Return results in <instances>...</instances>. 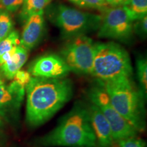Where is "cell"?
<instances>
[{"mask_svg": "<svg viewBox=\"0 0 147 147\" xmlns=\"http://www.w3.org/2000/svg\"><path fill=\"white\" fill-rule=\"evenodd\" d=\"M31 78H32V75L30 74L29 71L20 69L14 74L12 79L17 83L26 88V86L30 81Z\"/></svg>", "mask_w": 147, "mask_h": 147, "instance_id": "obj_23", "label": "cell"}, {"mask_svg": "<svg viewBox=\"0 0 147 147\" xmlns=\"http://www.w3.org/2000/svg\"><path fill=\"white\" fill-rule=\"evenodd\" d=\"M133 68L125 49L115 42L96 43L91 75L101 81L131 78Z\"/></svg>", "mask_w": 147, "mask_h": 147, "instance_id": "obj_4", "label": "cell"}, {"mask_svg": "<svg viewBox=\"0 0 147 147\" xmlns=\"http://www.w3.org/2000/svg\"><path fill=\"white\" fill-rule=\"evenodd\" d=\"M101 82L115 110L138 131H143L145 126L144 95L136 87L131 77Z\"/></svg>", "mask_w": 147, "mask_h": 147, "instance_id": "obj_3", "label": "cell"}, {"mask_svg": "<svg viewBox=\"0 0 147 147\" xmlns=\"http://www.w3.org/2000/svg\"><path fill=\"white\" fill-rule=\"evenodd\" d=\"M49 17L59 29L62 37L69 40L97 30L102 21V16L62 4L51 8Z\"/></svg>", "mask_w": 147, "mask_h": 147, "instance_id": "obj_5", "label": "cell"}, {"mask_svg": "<svg viewBox=\"0 0 147 147\" xmlns=\"http://www.w3.org/2000/svg\"><path fill=\"white\" fill-rule=\"evenodd\" d=\"M1 125V117H0V126Z\"/></svg>", "mask_w": 147, "mask_h": 147, "instance_id": "obj_26", "label": "cell"}, {"mask_svg": "<svg viewBox=\"0 0 147 147\" xmlns=\"http://www.w3.org/2000/svg\"><path fill=\"white\" fill-rule=\"evenodd\" d=\"M51 0H24L22 16L27 20L35 14H44V10Z\"/></svg>", "mask_w": 147, "mask_h": 147, "instance_id": "obj_15", "label": "cell"}, {"mask_svg": "<svg viewBox=\"0 0 147 147\" xmlns=\"http://www.w3.org/2000/svg\"><path fill=\"white\" fill-rule=\"evenodd\" d=\"M28 58V50L18 45L10 59L0 65L1 73L5 78L12 79L14 74L19 71Z\"/></svg>", "mask_w": 147, "mask_h": 147, "instance_id": "obj_13", "label": "cell"}, {"mask_svg": "<svg viewBox=\"0 0 147 147\" xmlns=\"http://www.w3.org/2000/svg\"><path fill=\"white\" fill-rule=\"evenodd\" d=\"M13 26L12 19L7 12L0 13V41L10 34Z\"/></svg>", "mask_w": 147, "mask_h": 147, "instance_id": "obj_19", "label": "cell"}, {"mask_svg": "<svg viewBox=\"0 0 147 147\" xmlns=\"http://www.w3.org/2000/svg\"><path fill=\"white\" fill-rule=\"evenodd\" d=\"M133 21L123 6L110 8L104 12L97 36L100 38L114 39L125 42L133 34Z\"/></svg>", "mask_w": 147, "mask_h": 147, "instance_id": "obj_8", "label": "cell"}, {"mask_svg": "<svg viewBox=\"0 0 147 147\" xmlns=\"http://www.w3.org/2000/svg\"><path fill=\"white\" fill-rule=\"evenodd\" d=\"M25 94V87L14 80L8 85L0 84V115H7L19 109Z\"/></svg>", "mask_w": 147, "mask_h": 147, "instance_id": "obj_11", "label": "cell"}, {"mask_svg": "<svg viewBox=\"0 0 147 147\" xmlns=\"http://www.w3.org/2000/svg\"><path fill=\"white\" fill-rule=\"evenodd\" d=\"M136 69L140 91L146 97L147 93V61L146 58L140 57L138 59Z\"/></svg>", "mask_w": 147, "mask_h": 147, "instance_id": "obj_16", "label": "cell"}, {"mask_svg": "<svg viewBox=\"0 0 147 147\" xmlns=\"http://www.w3.org/2000/svg\"><path fill=\"white\" fill-rule=\"evenodd\" d=\"M71 2L81 8L96 9L105 12L110 8L105 0H69Z\"/></svg>", "mask_w": 147, "mask_h": 147, "instance_id": "obj_18", "label": "cell"}, {"mask_svg": "<svg viewBox=\"0 0 147 147\" xmlns=\"http://www.w3.org/2000/svg\"><path fill=\"white\" fill-rule=\"evenodd\" d=\"M45 24L43 14H35L29 16L24 26L20 45L29 51L38 45L45 32Z\"/></svg>", "mask_w": 147, "mask_h": 147, "instance_id": "obj_12", "label": "cell"}, {"mask_svg": "<svg viewBox=\"0 0 147 147\" xmlns=\"http://www.w3.org/2000/svg\"><path fill=\"white\" fill-rule=\"evenodd\" d=\"M90 102L101 110L111 127L115 141L125 138L137 136L138 131L119 114L110 102L109 97L102 82L90 88L88 91Z\"/></svg>", "mask_w": 147, "mask_h": 147, "instance_id": "obj_6", "label": "cell"}, {"mask_svg": "<svg viewBox=\"0 0 147 147\" xmlns=\"http://www.w3.org/2000/svg\"><path fill=\"white\" fill-rule=\"evenodd\" d=\"M2 83H4V82H3V80L2 73H1V69H0V84H2Z\"/></svg>", "mask_w": 147, "mask_h": 147, "instance_id": "obj_25", "label": "cell"}, {"mask_svg": "<svg viewBox=\"0 0 147 147\" xmlns=\"http://www.w3.org/2000/svg\"><path fill=\"white\" fill-rule=\"evenodd\" d=\"M96 43L87 36L69 39L61 51V57L70 71L91 74Z\"/></svg>", "mask_w": 147, "mask_h": 147, "instance_id": "obj_7", "label": "cell"}, {"mask_svg": "<svg viewBox=\"0 0 147 147\" xmlns=\"http://www.w3.org/2000/svg\"><path fill=\"white\" fill-rule=\"evenodd\" d=\"M28 71L33 77L63 78L69 74L70 69L60 55L46 54L35 59Z\"/></svg>", "mask_w": 147, "mask_h": 147, "instance_id": "obj_9", "label": "cell"}, {"mask_svg": "<svg viewBox=\"0 0 147 147\" xmlns=\"http://www.w3.org/2000/svg\"><path fill=\"white\" fill-rule=\"evenodd\" d=\"M87 109L92 129L96 137L97 146L113 147L115 141L111 127L106 117L93 103H89Z\"/></svg>", "mask_w": 147, "mask_h": 147, "instance_id": "obj_10", "label": "cell"}, {"mask_svg": "<svg viewBox=\"0 0 147 147\" xmlns=\"http://www.w3.org/2000/svg\"><path fill=\"white\" fill-rule=\"evenodd\" d=\"M146 142L144 140L137 136L125 138L115 141L113 147H145Z\"/></svg>", "mask_w": 147, "mask_h": 147, "instance_id": "obj_20", "label": "cell"}, {"mask_svg": "<svg viewBox=\"0 0 147 147\" xmlns=\"http://www.w3.org/2000/svg\"><path fill=\"white\" fill-rule=\"evenodd\" d=\"M105 1L108 5L112 6V8H114V7L123 6L127 2L128 0H105Z\"/></svg>", "mask_w": 147, "mask_h": 147, "instance_id": "obj_24", "label": "cell"}, {"mask_svg": "<svg viewBox=\"0 0 147 147\" xmlns=\"http://www.w3.org/2000/svg\"><path fill=\"white\" fill-rule=\"evenodd\" d=\"M38 142L42 146H97L87 106L80 103L75 104L57 125L40 138Z\"/></svg>", "mask_w": 147, "mask_h": 147, "instance_id": "obj_2", "label": "cell"}, {"mask_svg": "<svg viewBox=\"0 0 147 147\" xmlns=\"http://www.w3.org/2000/svg\"><path fill=\"white\" fill-rule=\"evenodd\" d=\"M26 120L29 125L44 124L71 100L74 86L68 78L32 77L25 88Z\"/></svg>", "mask_w": 147, "mask_h": 147, "instance_id": "obj_1", "label": "cell"}, {"mask_svg": "<svg viewBox=\"0 0 147 147\" xmlns=\"http://www.w3.org/2000/svg\"><path fill=\"white\" fill-rule=\"evenodd\" d=\"M24 0H0V8L15 12L23 4Z\"/></svg>", "mask_w": 147, "mask_h": 147, "instance_id": "obj_22", "label": "cell"}, {"mask_svg": "<svg viewBox=\"0 0 147 147\" xmlns=\"http://www.w3.org/2000/svg\"><path fill=\"white\" fill-rule=\"evenodd\" d=\"M134 32L142 38H145L147 34V16L140 18L136 21V23L133 24Z\"/></svg>", "mask_w": 147, "mask_h": 147, "instance_id": "obj_21", "label": "cell"}, {"mask_svg": "<svg viewBox=\"0 0 147 147\" xmlns=\"http://www.w3.org/2000/svg\"><path fill=\"white\" fill-rule=\"evenodd\" d=\"M20 45L19 35L16 31H12L6 38L0 41V57Z\"/></svg>", "mask_w": 147, "mask_h": 147, "instance_id": "obj_17", "label": "cell"}, {"mask_svg": "<svg viewBox=\"0 0 147 147\" xmlns=\"http://www.w3.org/2000/svg\"><path fill=\"white\" fill-rule=\"evenodd\" d=\"M123 7L134 22L146 15L147 0H128Z\"/></svg>", "mask_w": 147, "mask_h": 147, "instance_id": "obj_14", "label": "cell"}]
</instances>
